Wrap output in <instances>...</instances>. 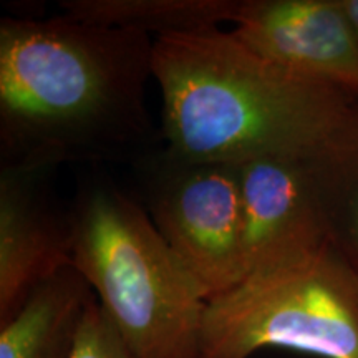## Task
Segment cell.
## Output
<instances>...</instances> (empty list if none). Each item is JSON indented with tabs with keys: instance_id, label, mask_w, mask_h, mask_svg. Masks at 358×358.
Instances as JSON below:
<instances>
[{
	"instance_id": "6da1fadb",
	"label": "cell",
	"mask_w": 358,
	"mask_h": 358,
	"mask_svg": "<svg viewBox=\"0 0 358 358\" xmlns=\"http://www.w3.org/2000/svg\"><path fill=\"white\" fill-rule=\"evenodd\" d=\"M155 38L71 15L0 22L2 168L42 171L138 150L151 134Z\"/></svg>"
},
{
	"instance_id": "7a4b0ae2",
	"label": "cell",
	"mask_w": 358,
	"mask_h": 358,
	"mask_svg": "<svg viewBox=\"0 0 358 358\" xmlns=\"http://www.w3.org/2000/svg\"><path fill=\"white\" fill-rule=\"evenodd\" d=\"M166 150L191 161L310 159L358 116V96L272 64L232 32L155 38Z\"/></svg>"
},
{
	"instance_id": "3957f363",
	"label": "cell",
	"mask_w": 358,
	"mask_h": 358,
	"mask_svg": "<svg viewBox=\"0 0 358 358\" xmlns=\"http://www.w3.org/2000/svg\"><path fill=\"white\" fill-rule=\"evenodd\" d=\"M71 264L138 358H201L206 301L143 206L106 181L78 191Z\"/></svg>"
},
{
	"instance_id": "277c9868",
	"label": "cell",
	"mask_w": 358,
	"mask_h": 358,
	"mask_svg": "<svg viewBox=\"0 0 358 358\" xmlns=\"http://www.w3.org/2000/svg\"><path fill=\"white\" fill-rule=\"evenodd\" d=\"M266 347L358 358V272L332 244L206 302L201 358H250Z\"/></svg>"
},
{
	"instance_id": "5b68a950",
	"label": "cell",
	"mask_w": 358,
	"mask_h": 358,
	"mask_svg": "<svg viewBox=\"0 0 358 358\" xmlns=\"http://www.w3.org/2000/svg\"><path fill=\"white\" fill-rule=\"evenodd\" d=\"M146 203L156 229L206 302L248 277L237 164L163 151L150 164Z\"/></svg>"
},
{
	"instance_id": "8992f818",
	"label": "cell",
	"mask_w": 358,
	"mask_h": 358,
	"mask_svg": "<svg viewBox=\"0 0 358 358\" xmlns=\"http://www.w3.org/2000/svg\"><path fill=\"white\" fill-rule=\"evenodd\" d=\"M234 25L256 55L358 96V37L335 0H244Z\"/></svg>"
},
{
	"instance_id": "52a82bcc",
	"label": "cell",
	"mask_w": 358,
	"mask_h": 358,
	"mask_svg": "<svg viewBox=\"0 0 358 358\" xmlns=\"http://www.w3.org/2000/svg\"><path fill=\"white\" fill-rule=\"evenodd\" d=\"M237 168L248 275L303 262L330 244L307 159L262 156Z\"/></svg>"
},
{
	"instance_id": "ba28073f",
	"label": "cell",
	"mask_w": 358,
	"mask_h": 358,
	"mask_svg": "<svg viewBox=\"0 0 358 358\" xmlns=\"http://www.w3.org/2000/svg\"><path fill=\"white\" fill-rule=\"evenodd\" d=\"M40 174L0 168V324L43 280L73 266L69 214L50 203Z\"/></svg>"
},
{
	"instance_id": "9c48e42d",
	"label": "cell",
	"mask_w": 358,
	"mask_h": 358,
	"mask_svg": "<svg viewBox=\"0 0 358 358\" xmlns=\"http://www.w3.org/2000/svg\"><path fill=\"white\" fill-rule=\"evenodd\" d=\"M95 299L73 266L64 267L0 324V358H71L85 313Z\"/></svg>"
},
{
	"instance_id": "30bf717a",
	"label": "cell",
	"mask_w": 358,
	"mask_h": 358,
	"mask_svg": "<svg viewBox=\"0 0 358 358\" xmlns=\"http://www.w3.org/2000/svg\"><path fill=\"white\" fill-rule=\"evenodd\" d=\"M66 15L110 27L141 30L151 37L204 32L236 24L244 0H65Z\"/></svg>"
},
{
	"instance_id": "8fae6325",
	"label": "cell",
	"mask_w": 358,
	"mask_h": 358,
	"mask_svg": "<svg viewBox=\"0 0 358 358\" xmlns=\"http://www.w3.org/2000/svg\"><path fill=\"white\" fill-rule=\"evenodd\" d=\"M307 166L329 243L358 272V116Z\"/></svg>"
},
{
	"instance_id": "7c38bea8",
	"label": "cell",
	"mask_w": 358,
	"mask_h": 358,
	"mask_svg": "<svg viewBox=\"0 0 358 358\" xmlns=\"http://www.w3.org/2000/svg\"><path fill=\"white\" fill-rule=\"evenodd\" d=\"M71 358H138L115 325L111 324L96 297L90 302Z\"/></svg>"
},
{
	"instance_id": "4fadbf2b",
	"label": "cell",
	"mask_w": 358,
	"mask_h": 358,
	"mask_svg": "<svg viewBox=\"0 0 358 358\" xmlns=\"http://www.w3.org/2000/svg\"><path fill=\"white\" fill-rule=\"evenodd\" d=\"M343 17H345L348 25L358 37V0H335Z\"/></svg>"
}]
</instances>
